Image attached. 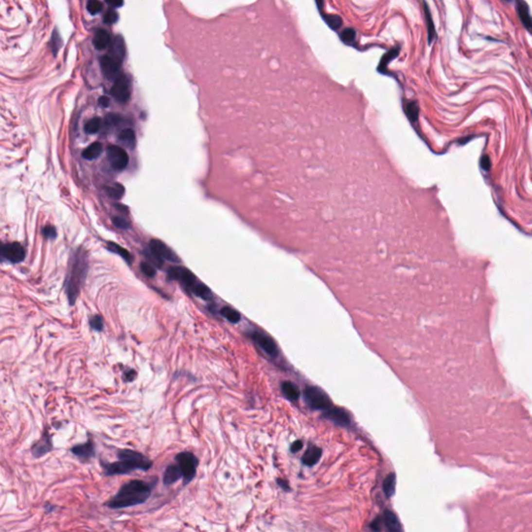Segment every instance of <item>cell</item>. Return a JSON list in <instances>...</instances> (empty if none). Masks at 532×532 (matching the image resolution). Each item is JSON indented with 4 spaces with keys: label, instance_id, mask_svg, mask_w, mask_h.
Returning a JSON list of instances; mask_svg holds the SVG:
<instances>
[{
    "label": "cell",
    "instance_id": "6da1fadb",
    "mask_svg": "<svg viewBox=\"0 0 532 532\" xmlns=\"http://www.w3.org/2000/svg\"><path fill=\"white\" fill-rule=\"evenodd\" d=\"M151 486L142 480H130L121 486L106 505L112 509L131 507L145 503L151 496Z\"/></svg>",
    "mask_w": 532,
    "mask_h": 532
},
{
    "label": "cell",
    "instance_id": "7a4b0ae2",
    "mask_svg": "<svg viewBox=\"0 0 532 532\" xmlns=\"http://www.w3.org/2000/svg\"><path fill=\"white\" fill-rule=\"evenodd\" d=\"M119 461L116 462H103L101 465L104 474L111 475H123L132 472L134 470L148 471L152 468V462L145 455L130 449H123L118 452Z\"/></svg>",
    "mask_w": 532,
    "mask_h": 532
},
{
    "label": "cell",
    "instance_id": "3957f363",
    "mask_svg": "<svg viewBox=\"0 0 532 532\" xmlns=\"http://www.w3.org/2000/svg\"><path fill=\"white\" fill-rule=\"evenodd\" d=\"M88 272V258L85 249L78 248L77 252L73 255V261L71 263L69 273L66 279V293L68 296L70 306L75 305L82 284Z\"/></svg>",
    "mask_w": 532,
    "mask_h": 532
},
{
    "label": "cell",
    "instance_id": "277c9868",
    "mask_svg": "<svg viewBox=\"0 0 532 532\" xmlns=\"http://www.w3.org/2000/svg\"><path fill=\"white\" fill-rule=\"evenodd\" d=\"M169 276L172 280H177L181 284L183 285L186 289L194 293L195 295L199 296V298L205 300V301H211L212 300V293L209 288L201 283L197 278L194 275V273L185 268L181 267V266H175L169 269Z\"/></svg>",
    "mask_w": 532,
    "mask_h": 532
},
{
    "label": "cell",
    "instance_id": "5b68a950",
    "mask_svg": "<svg viewBox=\"0 0 532 532\" xmlns=\"http://www.w3.org/2000/svg\"><path fill=\"white\" fill-rule=\"evenodd\" d=\"M176 461L178 462V467L180 468V471L182 473V477L184 478V484H187L191 482L196 473V467H197V459L195 455L192 452H180L177 454Z\"/></svg>",
    "mask_w": 532,
    "mask_h": 532
},
{
    "label": "cell",
    "instance_id": "8992f818",
    "mask_svg": "<svg viewBox=\"0 0 532 532\" xmlns=\"http://www.w3.org/2000/svg\"><path fill=\"white\" fill-rule=\"evenodd\" d=\"M305 399L308 406L313 409H328L332 407V401L320 388L310 386L305 390Z\"/></svg>",
    "mask_w": 532,
    "mask_h": 532
},
{
    "label": "cell",
    "instance_id": "52a82bcc",
    "mask_svg": "<svg viewBox=\"0 0 532 532\" xmlns=\"http://www.w3.org/2000/svg\"><path fill=\"white\" fill-rule=\"evenodd\" d=\"M25 258V250L20 243H2L0 242V262L4 260L12 263H19Z\"/></svg>",
    "mask_w": 532,
    "mask_h": 532
},
{
    "label": "cell",
    "instance_id": "ba28073f",
    "mask_svg": "<svg viewBox=\"0 0 532 532\" xmlns=\"http://www.w3.org/2000/svg\"><path fill=\"white\" fill-rule=\"evenodd\" d=\"M111 95L120 103H127L131 96L130 81L124 74H119L111 88Z\"/></svg>",
    "mask_w": 532,
    "mask_h": 532
},
{
    "label": "cell",
    "instance_id": "9c48e42d",
    "mask_svg": "<svg viewBox=\"0 0 532 532\" xmlns=\"http://www.w3.org/2000/svg\"><path fill=\"white\" fill-rule=\"evenodd\" d=\"M249 337L252 338L258 347H260L266 355H268L271 358H277L279 355L278 345L268 335H266V334L262 332L253 331L250 332Z\"/></svg>",
    "mask_w": 532,
    "mask_h": 532
},
{
    "label": "cell",
    "instance_id": "30bf717a",
    "mask_svg": "<svg viewBox=\"0 0 532 532\" xmlns=\"http://www.w3.org/2000/svg\"><path fill=\"white\" fill-rule=\"evenodd\" d=\"M151 252L153 253L159 260H165L172 263L180 262V258L165 245L164 242L158 239H152L150 241Z\"/></svg>",
    "mask_w": 532,
    "mask_h": 532
},
{
    "label": "cell",
    "instance_id": "8fae6325",
    "mask_svg": "<svg viewBox=\"0 0 532 532\" xmlns=\"http://www.w3.org/2000/svg\"><path fill=\"white\" fill-rule=\"evenodd\" d=\"M107 158L112 169L116 171L124 170L129 162L127 152L119 146H109L107 148Z\"/></svg>",
    "mask_w": 532,
    "mask_h": 532
},
{
    "label": "cell",
    "instance_id": "7c38bea8",
    "mask_svg": "<svg viewBox=\"0 0 532 532\" xmlns=\"http://www.w3.org/2000/svg\"><path fill=\"white\" fill-rule=\"evenodd\" d=\"M53 449V443H52V437L50 432L45 429L42 434L41 438L36 441V442L32 446V454L35 459H39L46 455Z\"/></svg>",
    "mask_w": 532,
    "mask_h": 532
},
{
    "label": "cell",
    "instance_id": "4fadbf2b",
    "mask_svg": "<svg viewBox=\"0 0 532 532\" xmlns=\"http://www.w3.org/2000/svg\"><path fill=\"white\" fill-rule=\"evenodd\" d=\"M100 65L102 73L106 78L109 80H115L118 77L120 67L122 65V63H120L119 60L111 57L110 55H105L101 57Z\"/></svg>",
    "mask_w": 532,
    "mask_h": 532
},
{
    "label": "cell",
    "instance_id": "5bb4252c",
    "mask_svg": "<svg viewBox=\"0 0 532 532\" xmlns=\"http://www.w3.org/2000/svg\"><path fill=\"white\" fill-rule=\"evenodd\" d=\"M70 450L75 457H77L81 461H88L89 460H92L96 454L95 444L92 440H89L87 443L75 445L71 448Z\"/></svg>",
    "mask_w": 532,
    "mask_h": 532
},
{
    "label": "cell",
    "instance_id": "9a60e30c",
    "mask_svg": "<svg viewBox=\"0 0 532 532\" xmlns=\"http://www.w3.org/2000/svg\"><path fill=\"white\" fill-rule=\"evenodd\" d=\"M515 11L521 21L522 25L525 27L528 34H532V19L530 15V7L525 0H515Z\"/></svg>",
    "mask_w": 532,
    "mask_h": 532
},
{
    "label": "cell",
    "instance_id": "2e32d148",
    "mask_svg": "<svg viewBox=\"0 0 532 532\" xmlns=\"http://www.w3.org/2000/svg\"><path fill=\"white\" fill-rule=\"evenodd\" d=\"M422 3H423V12H424V21H425V25H426V32H427V43L429 46H431V45L437 41L438 34H437L435 22H434V19H432V15L427 2L425 1V0H423Z\"/></svg>",
    "mask_w": 532,
    "mask_h": 532
},
{
    "label": "cell",
    "instance_id": "e0dca14e",
    "mask_svg": "<svg viewBox=\"0 0 532 532\" xmlns=\"http://www.w3.org/2000/svg\"><path fill=\"white\" fill-rule=\"evenodd\" d=\"M325 411L326 412L324 413V417L328 418L329 420L333 421L334 423L342 425V426H348L351 424V418H349V415L344 409L331 407L330 408L325 409Z\"/></svg>",
    "mask_w": 532,
    "mask_h": 532
},
{
    "label": "cell",
    "instance_id": "ac0fdd59",
    "mask_svg": "<svg viewBox=\"0 0 532 532\" xmlns=\"http://www.w3.org/2000/svg\"><path fill=\"white\" fill-rule=\"evenodd\" d=\"M400 53V46L399 45H397V46H395L393 48H391L390 50H388L385 54L382 56L381 60H379V64L377 66V72H379L383 75H388V76H392L389 71H388V67H389L390 63L393 62V60L395 58H397V56L399 55Z\"/></svg>",
    "mask_w": 532,
    "mask_h": 532
},
{
    "label": "cell",
    "instance_id": "d6986e66",
    "mask_svg": "<svg viewBox=\"0 0 532 532\" xmlns=\"http://www.w3.org/2000/svg\"><path fill=\"white\" fill-rule=\"evenodd\" d=\"M108 55H110L111 57L119 60L120 63L123 62L124 56H125V43H124L123 37L120 36V35L115 37V40L112 41V43L110 45V49H109Z\"/></svg>",
    "mask_w": 532,
    "mask_h": 532
},
{
    "label": "cell",
    "instance_id": "ffe728a7",
    "mask_svg": "<svg viewBox=\"0 0 532 532\" xmlns=\"http://www.w3.org/2000/svg\"><path fill=\"white\" fill-rule=\"evenodd\" d=\"M322 450L319 447L310 446L302 455V462L306 466H314L320 460Z\"/></svg>",
    "mask_w": 532,
    "mask_h": 532
},
{
    "label": "cell",
    "instance_id": "44dd1931",
    "mask_svg": "<svg viewBox=\"0 0 532 532\" xmlns=\"http://www.w3.org/2000/svg\"><path fill=\"white\" fill-rule=\"evenodd\" d=\"M356 36H358V32L354 27H346L339 33V39L346 46L356 47V43H358Z\"/></svg>",
    "mask_w": 532,
    "mask_h": 532
},
{
    "label": "cell",
    "instance_id": "7402d4cb",
    "mask_svg": "<svg viewBox=\"0 0 532 532\" xmlns=\"http://www.w3.org/2000/svg\"><path fill=\"white\" fill-rule=\"evenodd\" d=\"M94 46L98 50H103L110 45V35L104 29H98L93 39Z\"/></svg>",
    "mask_w": 532,
    "mask_h": 532
},
{
    "label": "cell",
    "instance_id": "603a6c76",
    "mask_svg": "<svg viewBox=\"0 0 532 532\" xmlns=\"http://www.w3.org/2000/svg\"><path fill=\"white\" fill-rule=\"evenodd\" d=\"M281 390H282V393L284 396L290 401H296L299 398H300V389L298 388V386H296L295 384H293L292 382H284L282 383V385H281Z\"/></svg>",
    "mask_w": 532,
    "mask_h": 532
},
{
    "label": "cell",
    "instance_id": "cb8c5ba5",
    "mask_svg": "<svg viewBox=\"0 0 532 532\" xmlns=\"http://www.w3.org/2000/svg\"><path fill=\"white\" fill-rule=\"evenodd\" d=\"M182 477V473L180 471V468L177 466H169L166 468L164 475H163V482L164 484L169 485L174 482H176Z\"/></svg>",
    "mask_w": 532,
    "mask_h": 532
},
{
    "label": "cell",
    "instance_id": "d4e9b609",
    "mask_svg": "<svg viewBox=\"0 0 532 532\" xmlns=\"http://www.w3.org/2000/svg\"><path fill=\"white\" fill-rule=\"evenodd\" d=\"M119 141L126 147L133 149L136 143V138H135L134 131L132 130V129H129V128L123 129V130H122L121 133L119 134Z\"/></svg>",
    "mask_w": 532,
    "mask_h": 532
},
{
    "label": "cell",
    "instance_id": "484cf974",
    "mask_svg": "<svg viewBox=\"0 0 532 532\" xmlns=\"http://www.w3.org/2000/svg\"><path fill=\"white\" fill-rule=\"evenodd\" d=\"M102 150L103 148L100 142H93L92 145H89L82 152V157L88 159V160H93V159H96L100 156Z\"/></svg>",
    "mask_w": 532,
    "mask_h": 532
},
{
    "label": "cell",
    "instance_id": "4316f807",
    "mask_svg": "<svg viewBox=\"0 0 532 532\" xmlns=\"http://www.w3.org/2000/svg\"><path fill=\"white\" fill-rule=\"evenodd\" d=\"M324 22L334 32H338L339 28L343 25V19L340 17L339 15H332V14H325L322 17Z\"/></svg>",
    "mask_w": 532,
    "mask_h": 532
},
{
    "label": "cell",
    "instance_id": "83f0119b",
    "mask_svg": "<svg viewBox=\"0 0 532 532\" xmlns=\"http://www.w3.org/2000/svg\"><path fill=\"white\" fill-rule=\"evenodd\" d=\"M384 521H385V524H386L388 530H390V531H399V530H401L400 523H399L398 519L396 518V515H395L393 513H391L390 511H386L385 512Z\"/></svg>",
    "mask_w": 532,
    "mask_h": 532
},
{
    "label": "cell",
    "instance_id": "f1b7e54d",
    "mask_svg": "<svg viewBox=\"0 0 532 532\" xmlns=\"http://www.w3.org/2000/svg\"><path fill=\"white\" fill-rule=\"evenodd\" d=\"M107 248L110 250V252L112 253H116L118 255H120L123 259H125L128 263H131L132 262V256L130 255V253L128 252L127 249H125L124 248H122L121 246L117 245V243L115 242H108L107 243Z\"/></svg>",
    "mask_w": 532,
    "mask_h": 532
},
{
    "label": "cell",
    "instance_id": "f546056e",
    "mask_svg": "<svg viewBox=\"0 0 532 532\" xmlns=\"http://www.w3.org/2000/svg\"><path fill=\"white\" fill-rule=\"evenodd\" d=\"M106 193H107V195L112 197V199L115 200H120L122 199V196L124 195V193H125V189H124V186L120 184V183H115L112 184L110 186H106Z\"/></svg>",
    "mask_w": 532,
    "mask_h": 532
},
{
    "label": "cell",
    "instance_id": "4dcf8cb0",
    "mask_svg": "<svg viewBox=\"0 0 532 532\" xmlns=\"http://www.w3.org/2000/svg\"><path fill=\"white\" fill-rule=\"evenodd\" d=\"M220 314H222L227 320H229L232 323L239 322L241 318L239 312H237L236 310H234L230 307H224L222 310H220Z\"/></svg>",
    "mask_w": 532,
    "mask_h": 532
},
{
    "label": "cell",
    "instance_id": "1f68e13d",
    "mask_svg": "<svg viewBox=\"0 0 532 532\" xmlns=\"http://www.w3.org/2000/svg\"><path fill=\"white\" fill-rule=\"evenodd\" d=\"M101 125H102V120L100 118H93L85 125V131L89 134L97 133L99 130H100Z\"/></svg>",
    "mask_w": 532,
    "mask_h": 532
},
{
    "label": "cell",
    "instance_id": "d6a6232c",
    "mask_svg": "<svg viewBox=\"0 0 532 532\" xmlns=\"http://www.w3.org/2000/svg\"><path fill=\"white\" fill-rule=\"evenodd\" d=\"M395 484H396V477L394 474H390L384 481V492L387 497H391L394 494Z\"/></svg>",
    "mask_w": 532,
    "mask_h": 532
},
{
    "label": "cell",
    "instance_id": "836d02e7",
    "mask_svg": "<svg viewBox=\"0 0 532 532\" xmlns=\"http://www.w3.org/2000/svg\"><path fill=\"white\" fill-rule=\"evenodd\" d=\"M62 46H63L62 37H60L59 34L56 32V30H54V32H53V34H52L51 40H50V47H51L53 54L56 55L57 51L60 49V47H62Z\"/></svg>",
    "mask_w": 532,
    "mask_h": 532
},
{
    "label": "cell",
    "instance_id": "e575fe53",
    "mask_svg": "<svg viewBox=\"0 0 532 532\" xmlns=\"http://www.w3.org/2000/svg\"><path fill=\"white\" fill-rule=\"evenodd\" d=\"M89 325H90V328H92L95 331H97V332L103 331V328H104L103 318L100 315H94L92 318L89 319Z\"/></svg>",
    "mask_w": 532,
    "mask_h": 532
},
{
    "label": "cell",
    "instance_id": "d590c367",
    "mask_svg": "<svg viewBox=\"0 0 532 532\" xmlns=\"http://www.w3.org/2000/svg\"><path fill=\"white\" fill-rule=\"evenodd\" d=\"M88 11L92 15H97L102 11V3L99 0H88Z\"/></svg>",
    "mask_w": 532,
    "mask_h": 532
},
{
    "label": "cell",
    "instance_id": "8d00e7d4",
    "mask_svg": "<svg viewBox=\"0 0 532 532\" xmlns=\"http://www.w3.org/2000/svg\"><path fill=\"white\" fill-rule=\"evenodd\" d=\"M112 223L117 228H119V229L127 230V229H129V228H130V223H129L128 220H126L125 218L120 217V216H113L112 217Z\"/></svg>",
    "mask_w": 532,
    "mask_h": 532
},
{
    "label": "cell",
    "instance_id": "74e56055",
    "mask_svg": "<svg viewBox=\"0 0 532 532\" xmlns=\"http://www.w3.org/2000/svg\"><path fill=\"white\" fill-rule=\"evenodd\" d=\"M141 269L149 278H154L156 276L155 268L151 264H149L148 262H142L141 263Z\"/></svg>",
    "mask_w": 532,
    "mask_h": 532
},
{
    "label": "cell",
    "instance_id": "f35d334b",
    "mask_svg": "<svg viewBox=\"0 0 532 532\" xmlns=\"http://www.w3.org/2000/svg\"><path fill=\"white\" fill-rule=\"evenodd\" d=\"M119 19V15L115 10H108L104 15V22L107 24L116 23Z\"/></svg>",
    "mask_w": 532,
    "mask_h": 532
},
{
    "label": "cell",
    "instance_id": "ab89813d",
    "mask_svg": "<svg viewBox=\"0 0 532 532\" xmlns=\"http://www.w3.org/2000/svg\"><path fill=\"white\" fill-rule=\"evenodd\" d=\"M42 233L43 235L46 238H49V239H54L56 236H57V233H56V230L54 227L52 226H46L44 227V229L42 230Z\"/></svg>",
    "mask_w": 532,
    "mask_h": 532
},
{
    "label": "cell",
    "instance_id": "60d3db41",
    "mask_svg": "<svg viewBox=\"0 0 532 532\" xmlns=\"http://www.w3.org/2000/svg\"><path fill=\"white\" fill-rule=\"evenodd\" d=\"M121 122V117L118 115H108L105 119V124L107 126H116Z\"/></svg>",
    "mask_w": 532,
    "mask_h": 532
},
{
    "label": "cell",
    "instance_id": "b9f144b4",
    "mask_svg": "<svg viewBox=\"0 0 532 532\" xmlns=\"http://www.w3.org/2000/svg\"><path fill=\"white\" fill-rule=\"evenodd\" d=\"M136 377V372L133 369H129L124 373V379L126 382H132Z\"/></svg>",
    "mask_w": 532,
    "mask_h": 532
},
{
    "label": "cell",
    "instance_id": "7bdbcfd3",
    "mask_svg": "<svg viewBox=\"0 0 532 532\" xmlns=\"http://www.w3.org/2000/svg\"><path fill=\"white\" fill-rule=\"evenodd\" d=\"M301 448H302V442H301V441L298 440V441H295V442L291 445L290 450H291V452L294 453V452L300 451V450L301 449Z\"/></svg>",
    "mask_w": 532,
    "mask_h": 532
},
{
    "label": "cell",
    "instance_id": "ee69618b",
    "mask_svg": "<svg viewBox=\"0 0 532 532\" xmlns=\"http://www.w3.org/2000/svg\"><path fill=\"white\" fill-rule=\"evenodd\" d=\"M315 3L317 5V9H318L319 13H320V15H321V17H323L324 15L326 14V13L325 14L323 13V11H324V0H315Z\"/></svg>",
    "mask_w": 532,
    "mask_h": 532
},
{
    "label": "cell",
    "instance_id": "f6af8a7d",
    "mask_svg": "<svg viewBox=\"0 0 532 532\" xmlns=\"http://www.w3.org/2000/svg\"><path fill=\"white\" fill-rule=\"evenodd\" d=\"M105 1L113 7H120L123 5V0H105Z\"/></svg>",
    "mask_w": 532,
    "mask_h": 532
},
{
    "label": "cell",
    "instance_id": "bcb514c9",
    "mask_svg": "<svg viewBox=\"0 0 532 532\" xmlns=\"http://www.w3.org/2000/svg\"><path fill=\"white\" fill-rule=\"evenodd\" d=\"M99 104H100L101 106H103V107H107V106L109 105V99L107 97H101L100 99H99Z\"/></svg>",
    "mask_w": 532,
    "mask_h": 532
},
{
    "label": "cell",
    "instance_id": "7dc6e473",
    "mask_svg": "<svg viewBox=\"0 0 532 532\" xmlns=\"http://www.w3.org/2000/svg\"><path fill=\"white\" fill-rule=\"evenodd\" d=\"M277 481H278V484L282 486V488H283L284 490H288V489H289V486H288V483H287L286 481H284V480H282V479H278Z\"/></svg>",
    "mask_w": 532,
    "mask_h": 532
},
{
    "label": "cell",
    "instance_id": "c3c4849f",
    "mask_svg": "<svg viewBox=\"0 0 532 532\" xmlns=\"http://www.w3.org/2000/svg\"><path fill=\"white\" fill-rule=\"evenodd\" d=\"M55 507H56L55 505H51V504H49V503H47L46 505H45V508H46V511H47L48 513H49V512H52L53 509H55Z\"/></svg>",
    "mask_w": 532,
    "mask_h": 532
},
{
    "label": "cell",
    "instance_id": "681fc988",
    "mask_svg": "<svg viewBox=\"0 0 532 532\" xmlns=\"http://www.w3.org/2000/svg\"><path fill=\"white\" fill-rule=\"evenodd\" d=\"M504 1H507V2H513V1H514V0H504Z\"/></svg>",
    "mask_w": 532,
    "mask_h": 532
}]
</instances>
